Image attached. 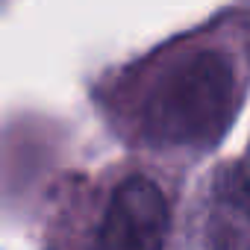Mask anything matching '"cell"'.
<instances>
[{"label": "cell", "instance_id": "cell-1", "mask_svg": "<svg viewBox=\"0 0 250 250\" xmlns=\"http://www.w3.org/2000/svg\"><path fill=\"white\" fill-rule=\"evenodd\" d=\"M238 109V77L218 50H191L174 59L147 88L142 133L150 145L203 150L224 139Z\"/></svg>", "mask_w": 250, "mask_h": 250}, {"label": "cell", "instance_id": "cell-3", "mask_svg": "<svg viewBox=\"0 0 250 250\" xmlns=\"http://www.w3.org/2000/svg\"><path fill=\"white\" fill-rule=\"evenodd\" d=\"M206 244L250 250V165H224L212 180Z\"/></svg>", "mask_w": 250, "mask_h": 250}, {"label": "cell", "instance_id": "cell-2", "mask_svg": "<svg viewBox=\"0 0 250 250\" xmlns=\"http://www.w3.org/2000/svg\"><path fill=\"white\" fill-rule=\"evenodd\" d=\"M171 229V209L162 188L147 177H127L115 186L97 224L94 244L118 250H156Z\"/></svg>", "mask_w": 250, "mask_h": 250}]
</instances>
